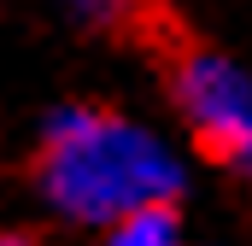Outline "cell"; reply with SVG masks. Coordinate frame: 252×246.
Wrapping results in <instances>:
<instances>
[{"mask_svg": "<svg viewBox=\"0 0 252 246\" xmlns=\"http://www.w3.org/2000/svg\"><path fill=\"white\" fill-rule=\"evenodd\" d=\"M41 193L76 223H124L182 193V164L170 147L118 112H59L35 153Z\"/></svg>", "mask_w": 252, "mask_h": 246, "instance_id": "1", "label": "cell"}, {"mask_svg": "<svg viewBox=\"0 0 252 246\" xmlns=\"http://www.w3.org/2000/svg\"><path fill=\"white\" fill-rule=\"evenodd\" d=\"M153 59L164 70L182 118L193 123L199 153L252 176V82L229 59H217L211 47H199L188 30H176Z\"/></svg>", "mask_w": 252, "mask_h": 246, "instance_id": "2", "label": "cell"}, {"mask_svg": "<svg viewBox=\"0 0 252 246\" xmlns=\"http://www.w3.org/2000/svg\"><path fill=\"white\" fill-rule=\"evenodd\" d=\"M106 246H182L176 211H170V205H158V211H135V217H124V223L106 235Z\"/></svg>", "mask_w": 252, "mask_h": 246, "instance_id": "3", "label": "cell"}, {"mask_svg": "<svg viewBox=\"0 0 252 246\" xmlns=\"http://www.w3.org/2000/svg\"><path fill=\"white\" fill-rule=\"evenodd\" d=\"M0 246H30V241H12V235H0Z\"/></svg>", "mask_w": 252, "mask_h": 246, "instance_id": "4", "label": "cell"}]
</instances>
